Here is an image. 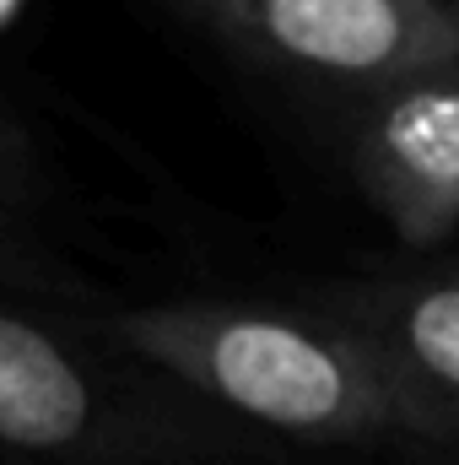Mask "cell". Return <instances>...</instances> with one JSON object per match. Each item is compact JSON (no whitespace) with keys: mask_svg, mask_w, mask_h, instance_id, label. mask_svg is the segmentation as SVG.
I'll return each instance as SVG.
<instances>
[{"mask_svg":"<svg viewBox=\"0 0 459 465\" xmlns=\"http://www.w3.org/2000/svg\"><path fill=\"white\" fill-rule=\"evenodd\" d=\"M0 450L44 465H265V433L109 341L0 292Z\"/></svg>","mask_w":459,"mask_h":465,"instance_id":"6da1fadb","label":"cell"},{"mask_svg":"<svg viewBox=\"0 0 459 465\" xmlns=\"http://www.w3.org/2000/svg\"><path fill=\"white\" fill-rule=\"evenodd\" d=\"M146 368L179 379L254 433L356 444L411 428L384 362L330 314L270 303H146L98 320Z\"/></svg>","mask_w":459,"mask_h":465,"instance_id":"7a4b0ae2","label":"cell"},{"mask_svg":"<svg viewBox=\"0 0 459 465\" xmlns=\"http://www.w3.org/2000/svg\"><path fill=\"white\" fill-rule=\"evenodd\" d=\"M265 65L389 93L459 65V11L444 0H184Z\"/></svg>","mask_w":459,"mask_h":465,"instance_id":"3957f363","label":"cell"},{"mask_svg":"<svg viewBox=\"0 0 459 465\" xmlns=\"http://www.w3.org/2000/svg\"><path fill=\"white\" fill-rule=\"evenodd\" d=\"M351 173L405 243L459 228V65L373 93L351 135Z\"/></svg>","mask_w":459,"mask_h":465,"instance_id":"277c9868","label":"cell"},{"mask_svg":"<svg viewBox=\"0 0 459 465\" xmlns=\"http://www.w3.org/2000/svg\"><path fill=\"white\" fill-rule=\"evenodd\" d=\"M346 331H356L384 362L416 433L444 428L459 411V282L438 287H356L336 298Z\"/></svg>","mask_w":459,"mask_h":465,"instance_id":"5b68a950","label":"cell"},{"mask_svg":"<svg viewBox=\"0 0 459 465\" xmlns=\"http://www.w3.org/2000/svg\"><path fill=\"white\" fill-rule=\"evenodd\" d=\"M0 292H22V298H76L87 303V282L27 228V217L0 206Z\"/></svg>","mask_w":459,"mask_h":465,"instance_id":"8992f818","label":"cell"},{"mask_svg":"<svg viewBox=\"0 0 459 465\" xmlns=\"http://www.w3.org/2000/svg\"><path fill=\"white\" fill-rule=\"evenodd\" d=\"M38 184H44V173H38V146L27 141V130H22L16 119L0 109V206L16 212V217L38 212Z\"/></svg>","mask_w":459,"mask_h":465,"instance_id":"52a82bcc","label":"cell"},{"mask_svg":"<svg viewBox=\"0 0 459 465\" xmlns=\"http://www.w3.org/2000/svg\"><path fill=\"white\" fill-rule=\"evenodd\" d=\"M22 5H27V0H0V33H5V27L22 16Z\"/></svg>","mask_w":459,"mask_h":465,"instance_id":"ba28073f","label":"cell"},{"mask_svg":"<svg viewBox=\"0 0 459 465\" xmlns=\"http://www.w3.org/2000/svg\"><path fill=\"white\" fill-rule=\"evenodd\" d=\"M0 465H22V460H0Z\"/></svg>","mask_w":459,"mask_h":465,"instance_id":"9c48e42d","label":"cell"}]
</instances>
